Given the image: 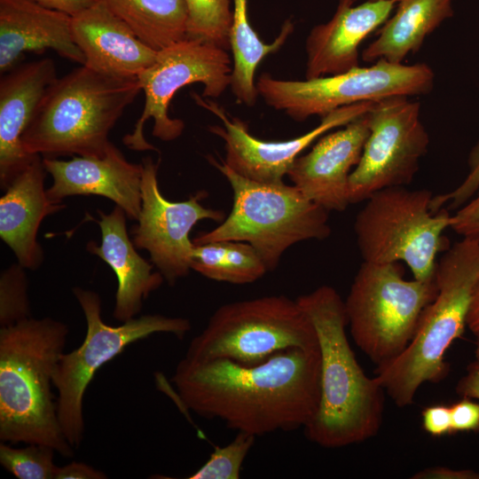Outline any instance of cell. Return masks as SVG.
<instances>
[{
    "label": "cell",
    "mask_w": 479,
    "mask_h": 479,
    "mask_svg": "<svg viewBox=\"0 0 479 479\" xmlns=\"http://www.w3.org/2000/svg\"><path fill=\"white\" fill-rule=\"evenodd\" d=\"M319 348H293L244 365L184 357L172 377L183 405L256 436L307 426L320 400Z\"/></svg>",
    "instance_id": "obj_1"
},
{
    "label": "cell",
    "mask_w": 479,
    "mask_h": 479,
    "mask_svg": "<svg viewBox=\"0 0 479 479\" xmlns=\"http://www.w3.org/2000/svg\"><path fill=\"white\" fill-rule=\"evenodd\" d=\"M296 301L315 327L321 357L320 400L304 427L307 438L341 448L373 437L382 424L386 391L375 376H366L350 347L344 301L326 285Z\"/></svg>",
    "instance_id": "obj_2"
},
{
    "label": "cell",
    "mask_w": 479,
    "mask_h": 479,
    "mask_svg": "<svg viewBox=\"0 0 479 479\" xmlns=\"http://www.w3.org/2000/svg\"><path fill=\"white\" fill-rule=\"evenodd\" d=\"M68 333L65 323L48 317L0 328L1 442L43 444L63 457L74 455L52 393Z\"/></svg>",
    "instance_id": "obj_3"
},
{
    "label": "cell",
    "mask_w": 479,
    "mask_h": 479,
    "mask_svg": "<svg viewBox=\"0 0 479 479\" xmlns=\"http://www.w3.org/2000/svg\"><path fill=\"white\" fill-rule=\"evenodd\" d=\"M137 77L105 75L81 65L44 93L22 137L28 155L101 157L109 133L141 91Z\"/></svg>",
    "instance_id": "obj_4"
},
{
    "label": "cell",
    "mask_w": 479,
    "mask_h": 479,
    "mask_svg": "<svg viewBox=\"0 0 479 479\" xmlns=\"http://www.w3.org/2000/svg\"><path fill=\"white\" fill-rule=\"evenodd\" d=\"M437 293L424 309L413 338L394 360L376 367L375 377L399 407L413 403L425 382L436 383L448 372L444 355L461 337L479 279V240L462 238L436 263Z\"/></svg>",
    "instance_id": "obj_5"
},
{
    "label": "cell",
    "mask_w": 479,
    "mask_h": 479,
    "mask_svg": "<svg viewBox=\"0 0 479 479\" xmlns=\"http://www.w3.org/2000/svg\"><path fill=\"white\" fill-rule=\"evenodd\" d=\"M228 180L233 204L223 223L192 239L194 245L234 240L250 244L268 271L295 243L326 239L331 234L328 211L307 198L295 185L247 178L228 165L209 158Z\"/></svg>",
    "instance_id": "obj_6"
},
{
    "label": "cell",
    "mask_w": 479,
    "mask_h": 479,
    "mask_svg": "<svg viewBox=\"0 0 479 479\" xmlns=\"http://www.w3.org/2000/svg\"><path fill=\"white\" fill-rule=\"evenodd\" d=\"M433 194L428 189L389 187L371 195L354 223L363 262H404L413 279H435L437 255L444 249V232L452 216L444 208L431 210Z\"/></svg>",
    "instance_id": "obj_7"
},
{
    "label": "cell",
    "mask_w": 479,
    "mask_h": 479,
    "mask_svg": "<svg viewBox=\"0 0 479 479\" xmlns=\"http://www.w3.org/2000/svg\"><path fill=\"white\" fill-rule=\"evenodd\" d=\"M403 274L399 263L363 262L344 301L351 337L377 366L407 348L437 293L435 279L408 280Z\"/></svg>",
    "instance_id": "obj_8"
},
{
    "label": "cell",
    "mask_w": 479,
    "mask_h": 479,
    "mask_svg": "<svg viewBox=\"0 0 479 479\" xmlns=\"http://www.w3.org/2000/svg\"><path fill=\"white\" fill-rule=\"evenodd\" d=\"M318 347L315 327L298 302L268 295L219 307L192 340L185 357L251 366L286 349Z\"/></svg>",
    "instance_id": "obj_9"
},
{
    "label": "cell",
    "mask_w": 479,
    "mask_h": 479,
    "mask_svg": "<svg viewBox=\"0 0 479 479\" xmlns=\"http://www.w3.org/2000/svg\"><path fill=\"white\" fill-rule=\"evenodd\" d=\"M86 320V334L82 343L69 353H64L53 376L58 392V418L62 432L73 448L83 440V397L96 372L121 354L127 346L153 334L165 333L183 339L191 329V323L183 318L162 315H144L122 322L107 325L101 317V300L91 290L73 288Z\"/></svg>",
    "instance_id": "obj_10"
},
{
    "label": "cell",
    "mask_w": 479,
    "mask_h": 479,
    "mask_svg": "<svg viewBox=\"0 0 479 479\" xmlns=\"http://www.w3.org/2000/svg\"><path fill=\"white\" fill-rule=\"evenodd\" d=\"M434 83L435 74L425 63L405 65L384 59L345 73L303 81L280 80L263 73L255 82L258 95L266 105L298 122L314 115L322 118L335 109L359 102L426 95Z\"/></svg>",
    "instance_id": "obj_11"
},
{
    "label": "cell",
    "mask_w": 479,
    "mask_h": 479,
    "mask_svg": "<svg viewBox=\"0 0 479 479\" xmlns=\"http://www.w3.org/2000/svg\"><path fill=\"white\" fill-rule=\"evenodd\" d=\"M232 60L225 49L214 43L185 38L159 51L154 63L138 76L145 93L143 112L123 144L134 151L157 150L144 136V125L153 120V135L162 141L180 137L185 123L169 114L178 90L192 83L204 86L202 97L219 98L230 86Z\"/></svg>",
    "instance_id": "obj_12"
},
{
    "label": "cell",
    "mask_w": 479,
    "mask_h": 479,
    "mask_svg": "<svg viewBox=\"0 0 479 479\" xmlns=\"http://www.w3.org/2000/svg\"><path fill=\"white\" fill-rule=\"evenodd\" d=\"M368 118L369 135L349 180L350 204L365 201L385 188L410 185L429 145L420 103L411 97L376 101Z\"/></svg>",
    "instance_id": "obj_13"
},
{
    "label": "cell",
    "mask_w": 479,
    "mask_h": 479,
    "mask_svg": "<svg viewBox=\"0 0 479 479\" xmlns=\"http://www.w3.org/2000/svg\"><path fill=\"white\" fill-rule=\"evenodd\" d=\"M142 165V205L137 224L131 229L133 243L149 253L150 262L169 285H174L191 269L195 247L189 237L192 227L203 219L222 222L224 215L200 204L207 195L204 191L185 201L167 200L158 185V163L145 157Z\"/></svg>",
    "instance_id": "obj_14"
},
{
    "label": "cell",
    "mask_w": 479,
    "mask_h": 479,
    "mask_svg": "<svg viewBox=\"0 0 479 479\" xmlns=\"http://www.w3.org/2000/svg\"><path fill=\"white\" fill-rule=\"evenodd\" d=\"M195 103L210 111L223 122L210 126L209 131L224 142V163L238 174L262 183L280 184L298 155L329 131L343 127L366 114L374 101L345 106L321 118L320 123L297 137L282 141H264L252 136L241 120L229 118L216 102L192 93Z\"/></svg>",
    "instance_id": "obj_15"
},
{
    "label": "cell",
    "mask_w": 479,
    "mask_h": 479,
    "mask_svg": "<svg viewBox=\"0 0 479 479\" xmlns=\"http://www.w3.org/2000/svg\"><path fill=\"white\" fill-rule=\"evenodd\" d=\"M369 135L368 112L343 128L320 137L287 173L293 185L326 210L342 212L350 204L349 180Z\"/></svg>",
    "instance_id": "obj_16"
},
{
    "label": "cell",
    "mask_w": 479,
    "mask_h": 479,
    "mask_svg": "<svg viewBox=\"0 0 479 479\" xmlns=\"http://www.w3.org/2000/svg\"><path fill=\"white\" fill-rule=\"evenodd\" d=\"M52 177L46 190L54 202L73 195H98L113 200L127 217L137 220L141 210L143 165L130 162L112 145L101 157L75 156L69 161L43 157Z\"/></svg>",
    "instance_id": "obj_17"
},
{
    "label": "cell",
    "mask_w": 479,
    "mask_h": 479,
    "mask_svg": "<svg viewBox=\"0 0 479 479\" xmlns=\"http://www.w3.org/2000/svg\"><path fill=\"white\" fill-rule=\"evenodd\" d=\"M397 1L339 0L331 19L316 25L305 43L306 79L338 75L359 67V46L391 16Z\"/></svg>",
    "instance_id": "obj_18"
},
{
    "label": "cell",
    "mask_w": 479,
    "mask_h": 479,
    "mask_svg": "<svg viewBox=\"0 0 479 479\" xmlns=\"http://www.w3.org/2000/svg\"><path fill=\"white\" fill-rule=\"evenodd\" d=\"M57 78L55 62L50 58L16 65L2 74L0 185L4 190L35 156L25 152L22 137L44 93Z\"/></svg>",
    "instance_id": "obj_19"
},
{
    "label": "cell",
    "mask_w": 479,
    "mask_h": 479,
    "mask_svg": "<svg viewBox=\"0 0 479 479\" xmlns=\"http://www.w3.org/2000/svg\"><path fill=\"white\" fill-rule=\"evenodd\" d=\"M72 34L84 66L111 76L137 77L157 57L102 0L72 16Z\"/></svg>",
    "instance_id": "obj_20"
},
{
    "label": "cell",
    "mask_w": 479,
    "mask_h": 479,
    "mask_svg": "<svg viewBox=\"0 0 479 479\" xmlns=\"http://www.w3.org/2000/svg\"><path fill=\"white\" fill-rule=\"evenodd\" d=\"M51 49L62 58L84 65L74 41L72 16L35 0H0V72L15 67L26 51Z\"/></svg>",
    "instance_id": "obj_21"
},
{
    "label": "cell",
    "mask_w": 479,
    "mask_h": 479,
    "mask_svg": "<svg viewBox=\"0 0 479 479\" xmlns=\"http://www.w3.org/2000/svg\"><path fill=\"white\" fill-rule=\"evenodd\" d=\"M46 173L42 156L35 155L0 199V237L18 263L29 270L38 269L43 261L37 241L42 221L65 208L49 198L44 188Z\"/></svg>",
    "instance_id": "obj_22"
},
{
    "label": "cell",
    "mask_w": 479,
    "mask_h": 479,
    "mask_svg": "<svg viewBox=\"0 0 479 479\" xmlns=\"http://www.w3.org/2000/svg\"><path fill=\"white\" fill-rule=\"evenodd\" d=\"M101 244L87 243V251L106 262L115 273L117 290L114 318L120 322L134 318L141 310L143 301L163 282L160 271H153V264L140 256L130 240L124 210L115 205L106 214L98 210Z\"/></svg>",
    "instance_id": "obj_23"
},
{
    "label": "cell",
    "mask_w": 479,
    "mask_h": 479,
    "mask_svg": "<svg viewBox=\"0 0 479 479\" xmlns=\"http://www.w3.org/2000/svg\"><path fill=\"white\" fill-rule=\"evenodd\" d=\"M453 15L452 0H398L397 10L361 53L365 62L403 63L425 39Z\"/></svg>",
    "instance_id": "obj_24"
},
{
    "label": "cell",
    "mask_w": 479,
    "mask_h": 479,
    "mask_svg": "<svg viewBox=\"0 0 479 479\" xmlns=\"http://www.w3.org/2000/svg\"><path fill=\"white\" fill-rule=\"evenodd\" d=\"M232 23L230 49L232 52V72L230 87L237 100L252 106L258 92L255 75L258 65L270 54L279 51L294 30L290 20L283 24L279 35L271 43H263L248 20L247 0H232Z\"/></svg>",
    "instance_id": "obj_25"
},
{
    "label": "cell",
    "mask_w": 479,
    "mask_h": 479,
    "mask_svg": "<svg viewBox=\"0 0 479 479\" xmlns=\"http://www.w3.org/2000/svg\"><path fill=\"white\" fill-rule=\"evenodd\" d=\"M136 35L159 51L186 38L185 0H102Z\"/></svg>",
    "instance_id": "obj_26"
},
{
    "label": "cell",
    "mask_w": 479,
    "mask_h": 479,
    "mask_svg": "<svg viewBox=\"0 0 479 479\" xmlns=\"http://www.w3.org/2000/svg\"><path fill=\"white\" fill-rule=\"evenodd\" d=\"M191 269L208 279L232 284L255 282L268 271L250 244L234 240L195 245Z\"/></svg>",
    "instance_id": "obj_27"
},
{
    "label": "cell",
    "mask_w": 479,
    "mask_h": 479,
    "mask_svg": "<svg viewBox=\"0 0 479 479\" xmlns=\"http://www.w3.org/2000/svg\"><path fill=\"white\" fill-rule=\"evenodd\" d=\"M188 11L186 37L230 49L232 12L230 0H185Z\"/></svg>",
    "instance_id": "obj_28"
},
{
    "label": "cell",
    "mask_w": 479,
    "mask_h": 479,
    "mask_svg": "<svg viewBox=\"0 0 479 479\" xmlns=\"http://www.w3.org/2000/svg\"><path fill=\"white\" fill-rule=\"evenodd\" d=\"M55 452L43 444H28L24 448H13L1 442L0 463L19 479H55L58 469Z\"/></svg>",
    "instance_id": "obj_29"
},
{
    "label": "cell",
    "mask_w": 479,
    "mask_h": 479,
    "mask_svg": "<svg viewBox=\"0 0 479 479\" xmlns=\"http://www.w3.org/2000/svg\"><path fill=\"white\" fill-rule=\"evenodd\" d=\"M255 436L238 432L224 446H216L209 459L189 479H238L244 459L255 443Z\"/></svg>",
    "instance_id": "obj_30"
},
{
    "label": "cell",
    "mask_w": 479,
    "mask_h": 479,
    "mask_svg": "<svg viewBox=\"0 0 479 479\" xmlns=\"http://www.w3.org/2000/svg\"><path fill=\"white\" fill-rule=\"evenodd\" d=\"M25 268L15 263L0 276V326L6 327L31 318Z\"/></svg>",
    "instance_id": "obj_31"
},
{
    "label": "cell",
    "mask_w": 479,
    "mask_h": 479,
    "mask_svg": "<svg viewBox=\"0 0 479 479\" xmlns=\"http://www.w3.org/2000/svg\"><path fill=\"white\" fill-rule=\"evenodd\" d=\"M468 171L463 181L453 190L433 196L431 210L436 213L448 206L458 209L467 203L479 190V139L471 149L467 159Z\"/></svg>",
    "instance_id": "obj_32"
},
{
    "label": "cell",
    "mask_w": 479,
    "mask_h": 479,
    "mask_svg": "<svg viewBox=\"0 0 479 479\" xmlns=\"http://www.w3.org/2000/svg\"><path fill=\"white\" fill-rule=\"evenodd\" d=\"M451 229L462 238L479 240V190L452 215Z\"/></svg>",
    "instance_id": "obj_33"
},
{
    "label": "cell",
    "mask_w": 479,
    "mask_h": 479,
    "mask_svg": "<svg viewBox=\"0 0 479 479\" xmlns=\"http://www.w3.org/2000/svg\"><path fill=\"white\" fill-rule=\"evenodd\" d=\"M452 433L479 430V403L463 397L450 406Z\"/></svg>",
    "instance_id": "obj_34"
},
{
    "label": "cell",
    "mask_w": 479,
    "mask_h": 479,
    "mask_svg": "<svg viewBox=\"0 0 479 479\" xmlns=\"http://www.w3.org/2000/svg\"><path fill=\"white\" fill-rule=\"evenodd\" d=\"M422 427L435 437L452 433L450 406L434 404L422 411Z\"/></svg>",
    "instance_id": "obj_35"
},
{
    "label": "cell",
    "mask_w": 479,
    "mask_h": 479,
    "mask_svg": "<svg viewBox=\"0 0 479 479\" xmlns=\"http://www.w3.org/2000/svg\"><path fill=\"white\" fill-rule=\"evenodd\" d=\"M106 475L102 471L82 462H71L58 467L55 479H105Z\"/></svg>",
    "instance_id": "obj_36"
},
{
    "label": "cell",
    "mask_w": 479,
    "mask_h": 479,
    "mask_svg": "<svg viewBox=\"0 0 479 479\" xmlns=\"http://www.w3.org/2000/svg\"><path fill=\"white\" fill-rule=\"evenodd\" d=\"M412 479H479V473L470 469L433 467L417 472Z\"/></svg>",
    "instance_id": "obj_37"
},
{
    "label": "cell",
    "mask_w": 479,
    "mask_h": 479,
    "mask_svg": "<svg viewBox=\"0 0 479 479\" xmlns=\"http://www.w3.org/2000/svg\"><path fill=\"white\" fill-rule=\"evenodd\" d=\"M456 391L462 397L479 400V363L477 361L469 365L467 373L459 381Z\"/></svg>",
    "instance_id": "obj_38"
},
{
    "label": "cell",
    "mask_w": 479,
    "mask_h": 479,
    "mask_svg": "<svg viewBox=\"0 0 479 479\" xmlns=\"http://www.w3.org/2000/svg\"><path fill=\"white\" fill-rule=\"evenodd\" d=\"M40 4L75 16L99 0H35Z\"/></svg>",
    "instance_id": "obj_39"
},
{
    "label": "cell",
    "mask_w": 479,
    "mask_h": 479,
    "mask_svg": "<svg viewBox=\"0 0 479 479\" xmlns=\"http://www.w3.org/2000/svg\"><path fill=\"white\" fill-rule=\"evenodd\" d=\"M467 326L475 336H479V279L473 293L467 318Z\"/></svg>",
    "instance_id": "obj_40"
},
{
    "label": "cell",
    "mask_w": 479,
    "mask_h": 479,
    "mask_svg": "<svg viewBox=\"0 0 479 479\" xmlns=\"http://www.w3.org/2000/svg\"><path fill=\"white\" fill-rule=\"evenodd\" d=\"M477 337L476 349H475V361L479 363V336Z\"/></svg>",
    "instance_id": "obj_41"
},
{
    "label": "cell",
    "mask_w": 479,
    "mask_h": 479,
    "mask_svg": "<svg viewBox=\"0 0 479 479\" xmlns=\"http://www.w3.org/2000/svg\"><path fill=\"white\" fill-rule=\"evenodd\" d=\"M342 1H345V2H347L349 4H354L358 1H367V0H342ZM369 1H390V0H369ZM393 1L397 2L398 0H393Z\"/></svg>",
    "instance_id": "obj_42"
}]
</instances>
